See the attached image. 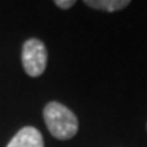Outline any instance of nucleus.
Returning a JSON list of instances; mask_svg holds the SVG:
<instances>
[{
	"label": "nucleus",
	"mask_w": 147,
	"mask_h": 147,
	"mask_svg": "<svg viewBox=\"0 0 147 147\" xmlns=\"http://www.w3.org/2000/svg\"><path fill=\"white\" fill-rule=\"evenodd\" d=\"M6 147H44V138L36 128L24 126L15 134Z\"/></svg>",
	"instance_id": "obj_3"
},
{
	"label": "nucleus",
	"mask_w": 147,
	"mask_h": 147,
	"mask_svg": "<svg viewBox=\"0 0 147 147\" xmlns=\"http://www.w3.org/2000/svg\"><path fill=\"white\" fill-rule=\"evenodd\" d=\"M54 3H56V6H59L62 9H69L75 5V0H56Z\"/></svg>",
	"instance_id": "obj_5"
},
{
	"label": "nucleus",
	"mask_w": 147,
	"mask_h": 147,
	"mask_svg": "<svg viewBox=\"0 0 147 147\" xmlns=\"http://www.w3.org/2000/svg\"><path fill=\"white\" fill-rule=\"evenodd\" d=\"M86 6L105 12H116L126 8L129 5V0H86Z\"/></svg>",
	"instance_id": "obj_4"
},
{
	"label": "nucleus",
	"mask_w": 147,
	"mask_h": 147,
	"mask_svg": "<svg viewBox=\"0 0 147 147\" xmlns=\"http://www.w3.org/2000/svg\"><path fill=\"white\" fill-rule=\"evenodd\" d=\"M23 68L29 77H39L42 75L47 68L48 53L44 42L39 39H29L23 45Z\"/></svg>",
	"instance_id": "obj_2"
},
{
	"label": "nucleus",
	"mask_w": 147,
	"mask_h": 147,
	"mask_svg": "<svg viewBox=\"0 0 147 147\" xmlns=\"http://www.w3.org/2000/svg\"><path fill=\"white\" fill-rule=\"evenodd\" d=\"M44 120L50 134L57 140H69L78 132V119L59 102H48L44 108Z\"/></svg>",
	"instance_id": "obj_1"
}]
</instances>
